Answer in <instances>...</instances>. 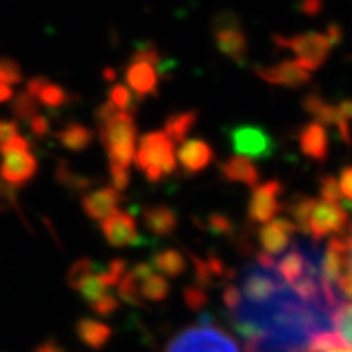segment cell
Returning <instances> with one entry per match:
<instances>
[{
	"label": "cell",
	"mask_w": 352,
	"mask_h": 352,
	"mask_svg": "<svg viewBox=\"0 0 352 352\" xmlns=\"http://www.w3.org/2000/svg\"><path fill=\"white\" fill-rule=\"evenodd\" d=\"M100 268V265L95 263L94 259L89 258H80L77 261H74L70 268H68L67 274V283L70 286L72 290H79L82 283L91 277L94 274H97V270Z\"/></svg>",
	"instance_id": "836d02e7"
},
{
	"label": "cell",
	"mask_w": 352,
	"mask_h": 352,
	"mask_svg": "<svg viewBox=\"0 0 352 352\" xmlns=\"http://www.w3.org/2000/svg\"><path fill=\"white\" fill-rule=\"evenodd\" d=\"M38 107H40L38 106V100L27 89H23V91H20L14 97L11 109H13V115L16 116L18 120L29 122L32 116L38 115Z\"/></svg>",
	"instance_id": "d590c367"
},
{
	"label": "cell",
	"mask_w": 352,
	"mask_h": 352,
	"mask_svg": "<svg viewBox=\"0 0 352 352\" xmlns=\"http://www.w3.org/2000/svg\"><path fill=\"white\" fill-rule=\"evenodd\" d=\"M27 91L38 100V104H43L49 109H59L72 102V94L63 88L58 82H52L43 76H36L27 80Z\"/></svg>",
	"instance_id": "ffe728a7"
},
{
	"label": "cell",
	"mask_w": 352,
	"mask_h": 352,
	"mask_svg": "<svg viewBox=\"0 0 352 352\" xmlns=\"http://www.w3.org/2000/svg\"><path fill=\"white\" fill-rule=\"evenodd\" d=\"M118 297L124 300L125 304H131L134 308H145L142 295H140L138 281L131 276V272L125 274V277L118 283Z\"/></svg>",
	"instance_id": "8d00e7d4"
},
{
	"label": "cell",
	"mask_w": 352,
	"mask_h": 352,
	"mask_svg": "<svg viewBox=\"0 0 352 352\" xmlns=\"http://www.w3.org/2000/svg\"><path fill=\"white\" fill-rule=\"evenodd\" d=\"M199 120V111L197 109H186V111H177L166 116L165 120V134L174 143L183 145L186 142L188 134L197 125Z\"/></svg>",
	"instance_id": "484cf974"
},
{
	"label": "cell",
	"mask_w": 352,
	"mask_h": 352,
	"mask_svg": "<svg viewBox=\"0 0 352 352\" xmlns=\"http://www.w3.org/2000/svg\"><path fill=\"white\" fill-rule=\"evenodd\" d=\"M300 152L304 156L311 157L315 161H326L327 151H329V138H327L326 127L318 122L311 120L299 127L297 133Z\"/></svg>",
	"instance_id": "d6986e66"
},
{
	"label": "cell",
	"mask_w": 352,
	"mask_h": 352,
	"mask_svg": "<svg viewBox=\"0 0 352 352\" xmlns=\"http://www.w3.org/2000/svg\"><path fill=\"white\" fill-rule=\"evenodd\" d=\"M18 210V188L0 179V213L6 210Z\"/></svg>",
	"instance_id": "60d3db41"
},
{
	"label": "cell",
	"mask_w": 352,
	"mask_h": 352,
	"mask_svg": "<svg viewBox=\"0 0 352 352\" xmlns=\"http://www.w3.org/2000/svg\"><path fill=\"white\" fill-rule=\"evenodd\" d=\"M89 308L94 309L97 315H100V317H111L113 313L118 311V308H120V302H118V299H116L115 295L109 294V295H106L104 299L98 300V302H95L94 306H89Z\"/></svg>",
	"instance_id": "7bdbcfd3"
},
{
	"label": "cell",
	"mask_w": 352,
	"mask_h": 352,
	"mask_svg": "<svg viewBox=\"0 0 352 352\" xmlns=\"http://www.w3.org/2000/svg\"><path fill=\"white\" fill-rule=\"evenodd\" d=\"M100 268L97 270V274H94L91 277H88L82 286L79 288L80 295H82V299L89 304V306H94L95 302H98L100 299H104L106 295H109V286L100 279Z\"/></svg>",
	"instance_id": "e575fe53"
},
{
	"label": "cell",
	"mask_w": 352,
	"mask_h": 352,
	"mask_svg": "<svg viewBox=\"0 0 352 352\" xmlns=\"http://www.w3.org/2000/svg\"><path fill=\"white\" fill-rule=\"evenodd\" d=\"M211 36L222 56L243 67L249 61V40L241 18L231 9H223L211 20Z\"/></svg>",
	"instance_id": "8992f818"
},
{
	"label": "cell",
	"mask_w": 352,
	"mask_h": 352,
	"mask_svg": "<svg viewBox=\"0 0 352 352\" xmlns=\"http://www.w3.org/2000/svg\"><path fill=\"white\" fill-rule=\"evenodd\" d=\"M76 335L86 347L100 351L111 340L113 329L107 324L95 320V318H79L76 324Z\"/></svg>",
	"instance_id": "cb8c5ba5"
},
{
	"label": "cell",
	"mask_w": 352,
	"mask_h": 352,
	"mask_svg": "<svg viewBox=\"0 0 352 352\" xmlns=\"http://www.w3.org/2000/svg\"><path fill=\"white\" fill-rule=\"evenodd\" d=\"M252 72L268 85L285 88H302L311 82V74L300 68L295 59H285L277 65H256Z\"/></svg>",
	"instance_id": "7c38bea8"
},
{
	"label": "cell",
	"mask_w": 352,
	"mask_h": 352,
	"mask_svg": "<svg viewBox=\"0 0 352 352\" xmlns=\"http://www.w3.org/2000/svg\"><path fill=\"white\" fill-rule=\"evenodd\" d=\"M204 315L199 324H192L175 333L166 344L165 352H243L234 336L213 324Z\"/></svg>",
	"instance_id": "5b68a950"
},
{
	"label": "cell",
	"mask_w": 352,
	"mask_h": 352,
	"mask_svg": "<svg viewBox=\"0 0 352 352\" xmlns=\"http://www.w3.org/2000/svg\"><path fill=\"white\" fill-rule=\"evenodd\" d=\"M168 76L166 61L152 41H143L125 65V86L138 100L160 95V82Z\"/></svg>",
	"instance_id": "277c9868"
},
{
	"label": "cell",
	"mask_w": 352,
	"mask_h": 352,
	"mask_svg": "<svg viewBox=\"0 0 352 352\" xmlns=\"http://www.w3.org/2000/svg\"><path fill=\"white\" fill-rule=\"evenodd\" d=\"M34 352H65V351H63V349L59 347L54 340H47V342H43L41 345H38Z\"/></svg>",
	"instance_id": "816d5d0a"
},
{
	"label": "cell",
	"mask_w": 352,
	"mask_h": 352,
	"mask_svg": "<svg viewBox=\"0 0 352 352\" xmlns=\"http://www.w3.org/2000/svg\"><path fill=\"white\" fill-rule=\"evenodd\" d=\"M219 172L228 183L247 184L252 190L258 186L259 179H261V172L256 163L241 156H231L229 160L222 161L219 165Z\"/></svg>",
	"instance_id": "44dd1931"
},
{
	"label": "cell",
	"mask_w": 352,
	"mask_h": 352,
	"mask_svg": "<svg viewBox=\"0 0 352 352\" xmlns=\"http://www.w3.org/2000/svg\"><path fill=\"white\" fill-rule=\"evenodd\" d=\"M222 300H223V304H226L228 311H232V309L236 308L238 304L241 302L240 288H238L234 283H229V285H226V288H223V294H222Z\"/></svg>",
	"instance_id": "7dc6e473"
},
{
	"label": "cell",
	"mask_w": 352,
	"mask_h": 352,
	"mask_svg": "<svg viewBox=\"0 0 352 352\" xmlns=\"http://www.w3.org/2000/svg\"><path fill=\"white\" fill-rule=\"evenodd\" d=\"M134 163H136V168L140 172H145L151 166H156L165 174V177H168L177 168L174 142L166 136L165 131H152V133L143 134L140 138L138 147H136Z\"/></svg>",
	"instance_id": "9c48e42d"
},
{
	"label": "cell",
	"mask_w": 352,
	"mask_h": 352,
	"mask_svg": "<svg viewBox=\"0 0 352 352\" xmlns=\"http://www.w3.org/2000/svg\"><path fill=\"white\" fill-rule=\"evenodd\" d=\"M333 327L345 351H352V302L340 304L333 313Z\"/></svg>",
	"instance_id": "83f0119b"
},
{
	"label": "cell",
	"mask_w": 352,
	"mask_h": 352,
	"mask_svg": "<svg viewBox=\"0 0 352 352\" xmlns=\"http://www.w3.org/2000/svg\"><path fill=\"white\" fill-rule=\"evenodd\" d=\"M195 226H199L204 231L211 232L214 236H228L232 238L236 234V226L229 219L226 213L214 211V213L208 214L204 220H195Z\"/></svg>",
	"instance_id": "f546056e"
},
{
	"label": "cell",
	"mask_w": 352,
	"mask_h": 352,
	"mask_svg": "<svg viewBox=\"0 0 352 352\" xmlns=\"http://www.w3.org/2000/svg\"><path fill=\"white\" fill-rule=\"evenodd\" d=\"M29 148H31V142L22 138L20 134L9 140V142L0 143V154H2V156L9 154V152H29Z\"/></svg>",
	"instance_id": "f6af8a7d"
},
{
	"label": "cell",
	"mask_w": 352,
	"mask_h": 352,
	"mask_svg": "<svg viewBox=\"0 0 352 352\" xmlns=\"http://www.w3.org/2000/svg\"><path fill=\"white\" fill-rule=\"evenodd\" d=\"M285 210L292 214L297 229L315 241L331 234L338 236L349 223V213L342 204L326 199H313L302 193L295 195Z\"/></svg>",
	"instance_id": "3957f363"
},
{
	"label": "cell",
	"mask_w": 352,
	"mask_h": 352,
	"mask_svg": "<svg viewBox=\"0 0 352 352\" xmlns=\"http://www.w3.org/2000/svg\"><path fill=\"white\" fill-rule=\"evenodd\" d=\"M27 124H29V129H31V133L34 134L36 138H43V136L50 134V120L47 116L40 115V113L32 116Z\"/></svg>",
	"instance_id": "bcb514c9"
},
{
	"label": "cell",
	"mask_w": 352,
	"mask_h": 352,
	"mask_svg": "<svg viewBox=\"0 0 352 352\" xmlns=\"http://www.w3.org/2000/svg\"><path fill=\"white\" fill-rule=\"evenodd\" d=\"M297 9L306 16H317L324 9V2L322 0H299L297 2Z\"/></svg>",
	"instance_id": "681fc988"
},
{
	"label": "cell",
	"mask_w": 352,
	"mask_h": 352,
	"mask_svg": "<svg viewBox=\"0 0 352 352\" xmlns=\"http://www.w3.org/2000/svg\"><path fill=\"white\" fill-rule=\"evenodd\" d=\"M11 98H13V89H11V86L0 82V104L8 102Z\"/></svg>",
	"instance_id": "f5cc1de1"
},
{
	"label": "cell",
	"mask_w": 352,
	"mask_h": 352,
	"mask_svg": "<svg viewBox=\"0 0 352 352\" xmlns=\"http://www.w3.org/2000/svg\"><path fill=\"white\" fill-rule=\"evenodd\" d=\"M336 352H352V351H336Z\"/></svg>",
	"instance_id": "11a10c76"
},
{
	"label": "cell",
	"mask_w": 352,
	"mask_h": 352,
	"mask_svg": "<svg viewBox=\"0 0 352 352\" xmlns=\"http://www.w3.org/2000/svg\"><path fill=\"white\" fill-rule=\"evenodd\" d=\"M23 80V70L20 63L11 58H0V82L20 85Z\"/></svg>",
	"instance_id": "f35d334b"
},
{
	"label": "cell",
	"mask_w": 352,
	"mask_h": 352,
	"mask_svg": "<svg viewBox=\"0 0 352 352\" xmlns=\"http://www.w3.org/2000/svg\"><path fill=\"white\" fill-rule=\"evenodd\" d=\"M333 309L300 299L290 286L263 304L241 299L229 311L232 329L245 342L270 340L288 352H308L311 340L320 333H335Z\"/></svg>",
	"instance_id": "6da1fadb"
},
{
	"label": "cell",
	"mask_w": 352,
	"mask_h": 352,
	"mask_svg": "<svg viewBox=\"0 0 352 352\" xmlns=\"http://www.w3.org/2000/svg\"><path fill=\"white\" fill-rule=\"evenodd\" d=\"M320 193L322 199H326L329 202H338L342 199V193H340L338 186V179L331 177V175H326V177L320 179Z\"/></svg>",
	"instance_id": "b9f144b4"
},
{
	"label": "cell",
	"mask_w": 352,
	"mask_h": 352,
	"mask_svg": "<svg viewBox=\"0 0 352 352\" xmlns=\"http://www.w3.org/2000/svg\"><path fill=\"white\" fill-rule=\"evenodd\" d=\"M338 186L340 193L347 197L349 201L352 202V166H345V168L340 172Z\"/></svg>",
	"instance_id": "c3c4849f"
},
{
	"label": "cell",
	"mask_w": 352,
	"mask_h": 352,
	"mask_svg": "<svg viewBox=\"0 0 352 352\" xmlns=\"http://www.w3.org/2000/svg\"><path fill=\"white\" fill-rule=\"evenodd\" d=\"M54 136L68 151L82 152L91 147L97 134L94 129H89L88 125L79 124V122H68L67 125H63L61 129L56 131Z\"/></svg>",
	"instance_id": "603a6c76"
},
{
	"label": "cell",
	"mask_w": 352,
	"mask_h": 352,
	"mask_svg": "<svg viewBox=\"0 0 352 352\" xmlns=\"http://www.w3.org/2000/svg\"><path fill=\"white\" fill-rule=\"evenodd\" d=\"M347 211L352 213V202L351 201H345L342 204ZM344 240H345V245H347V254H345V268L344 272L340 274L338 281H336V288L342 295H344V299H351L352 300V226L349 229L347 234H344Z\"/></svg>",
	"instance_id": "f1b7e54d"
},
{
	"label": "cell",
	"mask_w": 352,
	"mask_h": 352,
	"mask_svg": "<svg viewBox=\"0 0 352 352\" xmlns=\"http://www.w3.org/2000/svg\"><path fill=\"white\" fill-rule=\"evenodd\" d=\"M177 157L184 177H193L213 163L214 152L204 138H192L179 147Z\"/></svg>",
	"instance_id": "9a60e30c"
},
{
	"label": "cell",
	"mask_w": 352,
	"mask_h": 352,
	"mask_svg": "<svg viewBox=\"0 0 352 352\" xmlns=\"http://www.w3.org/2000/svg\"><path fill=\"white\" fill-rule=\"evenodd\" d=\"M272 41L279 49H286L297 56V65L311 74L327 61L331 49L335 43L331 41L327 32H300L294 36L274 34Z\"/></svg>",
	"instance_id": "52a82bcc"
},
{
	"label": "cell",
	"mask_w": 352,
	"mask_h": 352,
	"mask_svg": "<svg viewBox=\"0 0 352 352\" xmlns=\"http://www.w3.org/2000/svg\"><path fill=\"white\" fill-rule=\"evenodd\" d=\"M18 136V124L14 120H0V143Z\"/></svg>",
	"instance_id": "f907efd6"
},
{
	"label": "cell",
	"mask_w": 352,
	"mask_h": 352,
	"mask_svg": "<svg viewBox=\"0 0 352 352\" xmlns=\"http://www.w3.org/2000/svg\"><path fill=\"white\" fill-rule=\"evenodd\" d=\"M142 220L145 228L154 234V236L165 238L170 236L179 226V214L174 208L166 204L148 206L142 211Z\"/></svg>",
	"instance_id": "7402d4cb"
},
{
	"label": "cell",
	"mask_w": 352,
	"mask_h": 352,
	"mask_svg": "<svg viewBox=\"0 0 352 352\" xmlns=\"http://www.w3.org/2000/svg\"><path fill=\"white\" fill-rule=\"evenodd\" d=\"M109 175H111L113 188L116 192H125L129 188L131 174L127 168H118V166H109Z\"/></svg>",
	"instance_id": "ee69618b"
},
{
	"label": "cell",
	"mask_w": 352,
	"mask_h": 352,
	"mask_svg": "<svg viewBox=\"0 0 352 352\" xmlns=\"http://www.w3.org/2000/svg\"><path fill=\"white\" fill-rule=\"evenodd\" d=\"M122 201H124V197L120 192H116L113 186H102L94 192L85 193L80 199V206L89 220L104 222L118 211Z\"/></svg>",
	"instance_id": "2e32d148"
},
{
	"label": "cell",
	"mask_w": 352,
	"mask_h": 352,
	"mask_svg": "<svg viewBox=\"0 0 352 352\" xmlns=\"http://www.w3.org/2000/svg\"><path fill=\"white\" fill-rule=\"evenodd\" d=\"M151 265L154 270H160L165 276L179 277L183 276L184 270H186V258L179 250L165 249L152 256Z\"/></svg>",
	"instance_id": "4316f807"
},
{
	"label": "cell",
	"mask_w": 352,
	"mask_h": 352,
	"mask_svg": "<svg viewBox=\"0 0 352 352\" xmlns=\"http://www.w3.org/2000/svg\"><path fill=\"white\" fill-rule=\"evenodd\" d=\"M184 302H186L188 308L193 309V311H201L202 308L208 306L210 297H208L206 290L201 288V286H188V288H184Z\"/></svg>",
	"instance_id": "ab89813d"
},
{
	"label": "cell",
	"mask_w": 352,
	"mask_h": 352,
	"mask_svg": "<svg viewBox=\"0 0 352 352\" xmlns=\"http://www.w3.org/2000/svg\"><path fill=\"white\" fill-rule=\"evenodd\" d=\"M302 107L304 111L313 116V120L322 125H335L340 136L347 143L351 142V127H349V122L344 116L340 115L338 106L326 102V98L320 97L318 94H308L304 97Z\"/></svg>",
	"instance_id": "ac0fdd59"
},
{
	"label": "cell",
	"mask_w": 352,
	"mask_h": 352,
	"mask_svg": "<svg viewBox=\"0 0 352 352\" xmlns=\"http://www.w3.org/2000/svg\"><path fill=\"white\" fill-rule=\"evenodd\" d=\"M56 179L72 193H85L91 186V179L74 172L65 161H59V165L56 166Z\"/></svg>",
	"instance_id": "4dcf8cb0"
},
{
	"label": "cell",
	"mask_w": 352,
	"mask_h": 352,
	"mask_svg": "<svg viewBox=\"0 0 352 352\" xmlns=\"http://www.w3.org/2000/svg\"><path fill=\"white\" fill-rule=\"evenodd\" d=\"M102 234L106 241L115 249H124V247H138L142 245L143 240L140 236L136 220L133 214L125 211H116L109 219L102 222Z\"/></svg>",
	"instance_id": "5bb4252c"
},
{
	"label": "cell",
	"mask_w": 352,
	"mask_h": 352,
	"mask_svg": "<svg viewBox=\"0 0 352 352\" xmlns=\"http://www.w3.org/2000/svg\"><path fill=\"white\" fill-rule=\"evenodd\" d=\"M104 76H106L107 80H115V72L113 70H106L104 72Z\"/></svg>",
	"instance_id": "db71d44e"
},
{
	"label": "cell",
	"mask_w": 352,
	"mask_h": 352,
	"mask_svg": "<svg viewBox=\"0 0 352 352\" xmlns=\"http://www.w3.org/2000/svg\"><path fill=\"white\" fill-rule=\"evenodd\" d=\"M299 231L294 220L290 219H274L268 223H263L258 229V243L261 247V252L267 256L285 254V250L292 243L295 232Z\"/></svg>",
	"instance_id": "4fadbf2b"
},
{
	"label": "cell",
	"mask_w": 352,
	"mask_h": 352,
	"mask_svg": "<svg viewBox=\"0 0 352 352\" xmlns=\"http://www.w3.org/2000/svg\"><path fill=\"white\" fill-rule=\"evenodd\" d=\"M188 258L192 259L193 268H195V283L201 288H210L217 279H223L229 274L222 259L217 258L214 254H210L206 259H202L197 258L192 252H188Z\"/></svg>",
	"instance_id": "d4e9b609"
},
{
	"label": "cell",
	"mask_w": 352,
	"mask_h": 352,
	"mask_svg": "<svg viewBox=\"0 0 352 352\" xmlns=\"http://www.w3.org/2000/svg\"><path fill=\"white\" fill-rule=\"evenodd\" d=\"M129 272V268H127V261L122 258L111 259L107 267H100V279L106 283L109 288L111 286H118V283L122 281L125 277V274Z\"/></svg>",
	"instance_id": "74e56055"
},
{
	"label": "cell",
	"mask_w": 352,
	"mask_h": 352,
	"mask_svg": "<svg viewBox=\"0 0 352 352\" xmlns=\"http://www.w3.org/2000/svg\"><path fill=\"white\" fill-rule=\"evenodd\" d=\"M38 172V160L31 152H9L0 163V179L20 188Z\"/></svg>",
	"instance_id": "e0dca14e"
},
{
	"label": "cell",
	"mask_w": 352,
	"mask_h": 352,
	"mask_svg": "<svg viewBox=\"0 0 352 352\" xmlns=\"http://www.w3.org/2000/svg\"><path fill=\"white\" fill-rule=\"evenodd\" d=\"M95 120H97L98 138L106 148L109 166L129 170L136 154V138H138L134 115L118 111L113 104L104 102L102 106L97 107Z\"/></svg>",
	"instance_id": "7a4b0ae2"
},
{
	"label": "cell",
	"mask_w": 352,
	"mask_h": 352,
	"mask_svg": "<svg viewBox=\"0 0 352 352\" xmlns=\"http://www.w3.org/2000/svg\"><path fill=\"white\" fill-rule=\"evenodd\" d=\"M140 295L143 300H151V302H161L165 300L170 294V285L163 276L152 274L147 279L138 283Z\"/></svg>",
	"instance_id": "1f68e13d"
},
{
	"label": "cell",
	"mask_w": 352,
	"mask_h": 352,
	"mask_svg": "<svg viewBox=\"0 0 352 352\" xmlns=\"http://www.w3.org/2000/svg\"><path fill=\"white\" fill-rule=\"evenodd\" d=\"M283 190L285 186L277 179H270L267 183L256 186L250 193L249 206H247L249 222L268 223L279 211L285 210V204L281 201Z\"/></svg>",
	"instance_id": "8fae6325"
},
{
	"label": "cell",
	"mask_w": 352,
	"mask_h": 352,
	"mask_svg": "<svg viewBox=\"0 0 352 352\" xmlns=\"http://www.w3.org/2000/svg\"><path fill=\"white\" fill-rule=\"evenodd\" d=\"M226 134L234 156L267 161L277 152L276 138L258 124L231 125L226 129Z\"/></svg>",
	"instance_id": "ba28073f"
},
{
	"label": "cell",
	"mask_w": 352,
	"mask_h": 352,
	"mask_svg": "<svg viewBox=\"0 0 352 352\" xmlns=\"http://www.w3.org/2000/svg\"><path fill=\"white\" fill-rule=\"evenodd\" d=\"M107 102L113 104L118 111L131 113V115L138 111L140 106V100L134 97L133 91L125 85H120V82H115L109 88V91H107Z\"/></svg>",
	"instance_id": "d6a6232c"
},
{
	"label": "cell",
	"mask_w": 352,
	"mask_h": 352,
	"mask_svg": "<svg viewBox=\"0 0 352 352\" xmlns=\"http://www.w3.org/2000/svg\"><path fill=\"white\" fill-rule=\"evenodd\" d=\"M286 286L288 285L279 277L276 268H265L254 263L243 270L238 288H240L241 299L245 302L263 304L272 299L274 295L279 294Z\"/></svg>",
	"instance_id": "30bf717a"
}]
</instances>
